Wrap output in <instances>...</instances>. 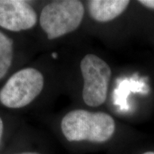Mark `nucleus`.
<instances>
[{
    "label": "nucleus",
    "instance_id": "1",
    "mask_svg": "<svg viewBox=\"0 0 154 154\" xmlns=\"http://www.w3.org/2000/svg\"><path fill=\"white\" fill-rule=\"evenodd\" d=\"M61 128L69 141L103 143L112 137L115 131L114 120L103 112H91L76 109L63 117Z\"/></svg>",
    "mask_w": 154,
    "mask_h": 154
},
{
    "label": "nucleus",
    "instance_id": "2",
    "mask_svg": "<svg viewBox=\"0 0 154 154\" xmlns=\"http://www.w3.org/2000/svg\"><path fill=\"white\" fill-rule=\"evenodd\" d=\"M84 7L78 0H59L48 4L42 9L39 23L49 39L71 33L80 26Z\"/></svg>",
    "mask_w": 154,
    "mask_h": 154
},
{
    "label": "nucleus",
    "instance_id": "3",
    "mask_svg": "<svg viewBox=\"0 0 154 154\" xmlns=\"http://www.w3.org/2000/svg\"><path fill=\"white\" fill-rule=\"evenodd\" d=\"M44 79L39 71L25 68L14 73L0 90V102L10 109L29 104L41 93Z\"/></svg>",
    "mask_w": 154,
    "mask_h": 154
},
{
    "label": "nucleus",
    "instance_id": "4",
    "mask_svg": "<svg viewBox=\"0 0 154 154\" xmlns=\"http://www.w3.org/2000/svg\"><path fill=\"white\" fill-rule=\"evenodd\" d=\"M80 67L84 79V101L92 107L103 104L106 99L111 76L110 66L97 56L88 54L83 58Z\"/></svg>",
    "mask_w": 154,
    "mask_h": 154
},
{
    "label": "nucleus",
    "instance_id": "5",
    "mask_svg": "<svg viewBox=\"0 0 154 154\" xmlns=\"http://www.w3.org/2000/svg\"><path fill=\"white\" fill-rule=\"evenodd\" d=\"M37 16L32 6L23 0H0V26L11 32L34 27Z\"/></svg>",
    "mask_w": 154,
    "mask_h": 154
},
{
    "label": "nucleus",
    "instance_id": "6",
    "mask_svg": "<svg viewBox=\"0 0 154 154\" xmlns=\"http://www.w3.org/2000/svg\"><path fill=\"white\" fill-rule=\"evenodd\" d=\"M129 2L128 0H91L88 2V7L94 20L106 22L122 14Z\"/></svg>",
    "mask_w": 154,
    "mask_h": 154
},
{
    "label": "nucleus",
    "instance_id": "7",
    "mask_svg": "<svg viewBox=\"0 0 154 154\" xmlns=\"http://www.w3.org/2000/svg\"><path fill=\"white\" fill-rule=\"evenodd\" d=\"M13 59V41L0 32V79L10 68Z\"/></svg>",
    "mask_w": 154,
    "mask_h": 154
},
{
    "label": "nucleus",
    "instance_id": "8",
    "mask_svg": "<svg viewBox=\"0 0 154 154\" xmlns=\"http://www.w3.org/2000/svg\"><path fill=\"white\" fill-rule=\"evenodd\" d=\"M139 2L146 6V7L154 9V0H141V1H139Z\"/></svg>",
    "mask_w": 154,
    "mask_h": 154
},
{
    "label": "nucleus",
    "instance_id": "9",
    "mask_svg": "<svg viewBox=\"0 0 154 154\" xmlns=\"http://www.w3.org/2000/svg\"><path fill=\"white\" fill-rule=\"evenodd\" d=\"M3 129H4L3 121H2V120L1 117H0V141H1L2 137V134H3Z\"/></svg>",
    "mask_w": 154,
    "mask_h": 154
},
{
    "label": "nucleus",
    "instance_id": "10",
    "mask_svg": "<svg viewBox=\"0 0 154 154\" xmlns=\"http://www.w3.org/2000/svg\"><path fill=\"white\" fill-rule=\"evenodd\" d=\"M17 154H39L38 153H35V152H24V153H20Z\"/></svg>",
    "mask_w": 154,
    "mask_h": 154
},
{
    "label": "nucleus",
    "instance_id": "11",
    "mask_svg": "<svg viewBox=\"0 0 154 154\" xmlns=\"http://www.w3.org/2000/svg\"><path fill=\"white\" fill-rule=\"evenodd\" d=\"M143 154H154V152H153V151H149V152H146V153H144Z\"/></svg>",
    "mask_w": 154,
    "mask_h": 154
},
{
    "label": "nucleus",
    "instance_id": "12",
    "mask_svg": "<svg viewBox=\"0 0 154 154\" xmlns=\"http://www.w3.org/2000/svg\"><path fill=\"white\" fill-rule=\"evenodd\" d=\"M52 56H53L54 58H57V54L53 53V54H52Z\"/></svg>",
    "mask_w": 154,
    "mask_h": 154
}]
</instances>
